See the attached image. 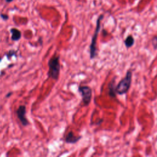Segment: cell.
<instances>
[{
	"instance_id": "6da1fadb",
	"label": "cell",
	"mask_w": 157,
	"mask_h": 157,
	"mask_svg": "<svg viewBox=\"0 0 157 157\" xmlns=\"http://www.w3.org/2000/svg\"><path fill=\"white\" fill-rule=\"evenodd\" d=\"M49 66V71L47 73V75L49 78L57 81L59 80L60 70L61 65L60 63V56L55 55L52 57L48 62Z\"/></svg>"
},
{
	"instance_id": "7a4b0ae2",
	"label": "cell",
	"mask_w": 157,
	"mask_h": 157,
	"mask_svg": "<svg viewBox=\"0 0 157 157\" xmlns=\"http://www.w3.org/2000/svg\"><path fill=\"white\" fill-rule=\"evenodd\" d=\"M131 82L132 71L130 69L127 71L125 77L120 81L117 86H115L116 94L120 95L126 94L130 89Z\"/></svg>"
},
{
	"instance_id": "3957f363",
	"label": "cell",
	"mask_w": 157,
	"mask_h": 157,
	"mask_svg": "<svg viewBox=\"0 0 157 157\" xmlns=\"http://www.w3.org/2000/svg\"><path fill=\"white\" fill-rule=\"evenodd\" d=\"M103 17H104L103 15H101L97 19L96 27L94 35H93L92 38H91V41L90 45V58L91 60L94 59L97 55L96 42H97L98 34H99V32H100V28H101V21L103 19Z\"/></svg>"
},
{
	"instance_id": "277c9868",
	"label": "cell",
	"mask_w": 157,
	"mask_h": 157,
	"mask_svg": "<svg viewBox=\"0 0 157 157\" xmlns=\"http://www.w3.org/2000/svg\"><path fill=\"white\" fill-rule=\"evenodd\" d=\"M78 90L82 96V103L84 105L86 106H89L92 98V89L87 85H80Z\"/></svg>"
},
{
	"instance_id": "5b68a950",
	"label": "cell",
	"mask_w": 157,
	"mask_h": 157,
	"mask_svg": "<svg viewBox=\"0 0 157 157\" xmlns=\"http://www.w3.org/2000/svg\"><path fill=\"white\" fill-rule=\"evenodd\" d=\"M26 113L27 108L25 105L19 106L18 109L16 110L17 118L19 119L22 125L24 126H27L30 125V122H29L28 120L26 118Z\"/></svg>"
},
{
	"instance_id": "8992f818",
	"label": "cell",
	"mask_w": 157,
	"mask_h": 157,
	"mask_svg": "<svg viewBox=\"0 0 157 157\" xmlns=\"http://www.w3.org/2000/svg\"><path fill=\"white\" fill-rule=\"evenodd\" d=\"M82 139V136H75L73 131H69L65 137V142L67 144H75Z\"/></svg>"
},
{
	"instance_id": "52a82bcc",
	"label": "cell",
	"mask_w": 157,
	"mask_h": 157,
	"mask_svg": "<svg viewBox=\"0 0 157 157\" xmlns=\"http://www.w3.org/2000/svg\"><path fill=\"white\" fill-rule=\"evenodd\" d=\"M115 77L113 78L108 84V95L110 98H115L116 97L115 92Z\"/></svg>"
},
{
	"instance_id": "ba28073f",
	"label": "cell",
	"mask_w": 157,
	"mask_h": 157,
	"mask_svg": "<svg viewBox=\"0 0 157 157\" xmlns=\"http://www.w3.org/2000/svg\"><path fill=\"white\" fill-rule=\"evenodd\" d=\"M10 31L12 34V36H11V39L13 41H18L21 38H22V33L21 31L18 30V29L13 28L10 30Z\"/></svg>"
},
{
	"instance_id": "9c48e42d",
	"label": "cell",
	"mask_w": 157,
	"mask_h": 157,
	"mask_svg": "<svg viewBox=\"0 0 157 157\" xmlns=\"http://www.w3.org/2000/svg\"><path fill=\"white\" fill-rule=\"evenodd\" d=\"M124 43L127 49H130L134 45V44H135V39H134L133 36L129 35L126 37Z\"/></svg>"
},
{
	"instance_id": "30bf717a",
	"label": "cell",
	"mask_w": 157,
	"mask_h": 157,
	"mask_svg": "<svg viewBox=\"0 0 157 157\" xmlns=\"http://www.w3.org/2000/svg\"><path fill=\"white\" fill-rule=\"evenodd\" d=\"M17 53V51L15 50L14 49H11L8 52V53L6 54V57L8 58V59L9 60H10L11 58L13 56H16V54Z\"/></svg>"
},
{
	"instance_id": "8fae6325",
	"label": "cell",
	"mask_w": 157,
	"mask_h": 157,
	"mask_svg": "<svg viewBox=\"0 0 157 157\" xmlns=\"http://www.w3.org/2000/svg\"><path fill=\"white\" fill-rule=\"evenodd\" d=\"M152 46L155 50L157 49V36H154L152 39Z\"/></svg>"
},
{
	"instance_id": "7c38bea8",
	"label": "cell",
	"mask_w": 157,
	"mask_h": 157,
	"mask_svg": "<svg viewBox=\"0 0 157 157\" xmlns=\"http://www.w3.org/2000/svg\"><path fill=\"white\" fill-rule=\"evenodd\" d=\"M0 16H1V17L4 20H7L9 19V16L8 15H6V14H0Z\"/></svg>"
},
{
	"instance_id": "4fadbf2b",
	"label": "cell",
	"mask_w": 157,
	"mask_h": 157,
	"mask_svg": "<svg viewBox=\"0 0 157 157\" xmlns=\"http://www.w3.org/2000/svg\"><path fill=\"white\" fill-rule=\"evenodd\" d=\"M13 95V92H9V93H8V94L6 95V98H9L11 95Z\"/></svg>"
},
{
	"instance_id": "5bb4252c",
	"label": "cell",
	"mask_w": 157,
	"mask_h": 157,
	"mask_svg": "<svg viewBox=\"0 0 157 157\" xmlns=\"http://www.w3.org/2000/svg\"><path fill=\"white\" fill-rule=\"evenodd\" d=\"M13 1V0H6V3H10V2H12Z\"/></svg>"
},
{
	"instance_id": "9a60e30c",
	"label": "cell",
	"mask_w": 157,
	"mask_h": 157,
	"mask_svg": "<svg viewBox=\"0 0 157 157\" xmlns=\"http://www.w3.org/2000/svg\"><path fill=\"white\" fill-rule=\"evenodd\" d=\"M1 61H2V58L1 57H0V63L1 62Z\"/></svg>"
}]
</instances>
